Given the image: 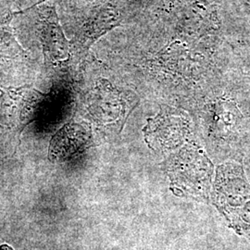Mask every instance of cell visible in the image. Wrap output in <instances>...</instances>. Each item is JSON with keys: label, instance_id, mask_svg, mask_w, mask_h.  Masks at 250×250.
<instances>
[{"label": "cell", "instance_id": "cell-2", "mask_svg": "<svg viewBox=\"0 0 250 250\" xmlns=\"http://www.w3.org/2000/svg\"><path fill=\"white\" fill-rule=\"evenodd\" d=\"M89 141V134L79 126L66 125L54 136L49 146V160L62 161L82 151Z\"/></svg>", "mask_w": 250, "mask_h": 250}, {"label": "cell", "instance_id": "cell-1", "mask_svg": "<svg viewBox=\"0 0 250 250\" xmlns=\"http://www.w3.org/2000/svg\"><path fill=\"white\" fill-rule=\"evenodd\" d=\"M213 200L230 227L250 239V185L240 165L226 163L218 168Z\"/></svg>", "mask_w": 250, "mask_h": 250}]
</instances>
